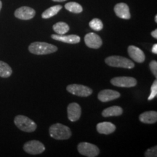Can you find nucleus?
Listing matches in <instances>:
<instances>
[{"label": "nucleus", "mask_w": 157, "mask_h": 157, "mask_svg": "<svg viewBox=\"0 0 157 157\" xmlns=\"http://www.w3.org/2000/svg\"><path fill=\"white\" fill-rule=\"evenodd\" d=\"M49 133L51 137L56 140H68L72 135L69 127L62 124L57 123L51 125L49 128Z\"/></svg>", "instance_id": "f257e3e1"}, {"label": "nucleus", "mask_w": 157, "mask_h": 157, "mask_svg": "<svg viewBox=\"0 0 157 157\" xmlns=\"http://www.w3.org/2000/svg\"><path fill=\"white\" fill-rule=\"evenodd\" d=\"M29 50L32 54L43 56V55H48L56 52L58 50V48L56 45L47 42H36L31 43L29 45Z\"/></svg>", "instance_id": "f03ea898"}, {"label": "nucleus", "mask_w": 157, "mask_h": 157, "mask_svg": "<svg viewBox=\"0 0 157 157\" xmlns=\"http://www.w3.org/2000/svg\"><path fill=\"white\" fill-rule=\"evenodd\" d=\"M105 63L108 66L116 68H124L132 69L135 67V63L127 58L119 56H109L105 58Z\"/></svg>", "instance_id": "7ed1b4c3"}, {"label": "nucleus", "mask_w": 157, "mask_h": 157, "mask_svg": "<svg viewBox=\"0 0 157 157\" xmlns=\"http://www.w3.org/2000/svg\"><path fill=\"white\" fill-rule=\"evenodd\" d=\"M14 123L19 129L26 132H34L37 127L36 124L32 119L23 115H18L15 117Z\"/></svg>", "instance_id": "20e7f679"}, {"label": "nucleus", "mask_w": 157, "mask_h": 157, "mask_svg": "<svg viewBox=\"0 0 157 157\" xmlns=\"http://www.w3.org/2000/svg\"><path fill=\"white\" fill-rule=\"evenodd\" d=\"M77 150L80 154L87 157H95L100 154V150L98 146L87 142L78 143Z\"/></svg>", "instance_id": "39448f33"}, {"label": "nucleus", "mask_w": 157, "mask_h": 157, "mask_svg": "<svg viewBox=\"0 0 157 157\" xmlns=\"http://www.w3.org/2000/svg\"><path fill=\"white\" fill-rule=\"evenodd\" d=\"M66 90L68 93H71L72 95L79 96V97H88L93 93V90L91 88L82 85V84H69L66 87Z\"/></svg>", "instance_id": "423d86ee"}, {"label": "nucleus", "mask_w": 157, "mask_h": 157, "mask_svg": "<svg viewBox=\"0 0 157 157\" xmlns=\"http://www.w3.org/2000/svg\"><path fill=\"white\" fill-rule=\"evenodd\" d=\"M23 150L31 155L40 154L45 151V147L42 143L38 140H31L25 143L23 146Z\"/></svg>", "instance_id": "0eeeda50"}, {"label": "nucleus", "mask_w": 157, "mask_h": 157, "mask_svg": "<svg viewBox=\"0 0 157 157\" xmlns=\"http://www.w3.org/2000/svg\"><path fill=\"white\" fill-rule=\"evenodd\" d=\"M111 83L119 87H133L137 85L136 78L129 76H118L111 78Z\"/></svg>", "instance_id": "6e6552de"}, {"label": "nucleus", "mask_w": 157, "mask_h": 157, "mask_svg": "<svg viewBox=\"0 0 157 157\" xmlns=\"http://www.w3.org/2000/svg\"><path fill=\"white\" fill-rule=\"evenodd\" d=\"M84 42L88 48L92 49H98L103 44V41L99 35L95 33H88L84 36Z\"/></svg>", "instance_id": "1a4fd4ad"}, {"label": "nucleus", "mask_w": 157, "mask_h": 157, "mask_svg": "<svg viewBox=\"0 0 157 157\" xmlns=\"http://www.w3.org/2000/svg\"><path fill=\"white\" fill-rule=\"evenodd\" d=\"M36 15V11L29 7H21L15 11V16L17 18L24 21L32 19Z\"/></svg>", "instance_id": "9d476101"}, {"label": "nucleus", "mask_w": 157, "mask_h": 157, "mask_svg": "<svg viewBox=\"0 0 157 157\" xmlns=\"http://www.w3.org/2000/svg\"><path fill=\"white\" fill-rule=\"evenodd\" d=\"M68 118L71 121H76L79 119L82 113L81 106L76 103H71L67 108Z\"/></svg>", "instance_id": "9b49d317"}, {"label": "nucleus", "mask_w": 157, "mask_h": 157, "mask_svg": "<svg viewBox=\"0 0 157 157\" xmlns=\"http://www.w3.org/2000/svg\"><path fill=\"white\" fill-rule=\"evenodd\" d=\"M120 96V93L119 92L116 91V90H103L98 93V98L100 101L105 103V102H109L117 99Z\"/></svg>", "instance_id": "f8f14e48"}, {"label": "nucleus", "mask_w": 157, "mask_h": 157, "mask_svg": "<svg viewBox=\"0 0 157 157\" xmlns=\"http://www.w3.org/2000/svg\"><path fill=\"white\" fill-rule=\"evenodd\" d=\"M127 51H128L129 56L134 61L139 63H141L145 61V59H146L145 54L143 51L140 50V48H137L136 46H134V45H130V46L128 47Z\"/></svg>", "instance_id": "ddd939ff"}, {"label": "nucleus", "mask_w": 157, "mask_h": 157, "mask_svg": "<svg viewBox=\"0 0 157 157\" xmlns=\"http://www.w3.org/2000/svg\"><path fill=\"white\" fill-rule=\"evenodd\" d=\"M114 12L116 15L121 19H130V12H129V8L127 4L123 2L117 4L114 7Z\"/></svg>", "instance_id": "4468645a"}, {"label": "nucleus", "mask_w": 157, "mask_h": 157, "mask_svg": "<svg viewBox=\"0 0 157 157\" xmlns=\"http://www.w3.org/2000/svg\"><path fill=\"white\" fill-rule=\"evenodd\" d=\"M51 38L55 39V40L60 41V42L67 43V44H78L81 40L80 36L77 35L71 34L65 36V35H58V34H52Z\"/></svg>", "instance_id": "2eb2a0df"}, {"label": "nucleus", "mask_w": 157, "mask_h": 157, "mask_svg": "<svg viewBox=\"0 0 157 157\" xmlns=\"http://www.w3.org/2000/svg\"><path fill=\"white\" fill-rule=\"evenodd\" d=\"M97 131L100 134L110 135L116 130V126L113 123L109 121H103V122L98 123L97 124Z\"/></svg>", "instance_id": "dca6fc26"}, {"label": "nucleus", "mask_w": 157, "mask_h": 157, "mask_svg": "<svg viewBox=\"0 0 157 157\" xmlns=\"http://www.w3.org/2000/svg\"><path fill=\"white\" fill-rule=\"evenodd\" d=\"M139 119L144 124H154L157 121V112L154 111H146L139 116Z\"/></svg>", "instance_id": "f3484780"}, {"label": "nucleus", "mask_w": 157, "mask_h": 157, "mask_svg": "<svg viewBox=\"0 0 157 157\" xmlns=\"http://www.w3.org/2000/svg\"><path fill=\"white\" fill-rule=\"evenodd\" d=\"M123 113V109L120 106L113 105V106L107 108L102 111V116L104 117H119Z\"/></svg>", "instance_id": "a211bd4d"}, {"label": "nucleus", "mask_w": 157, "mask_h": 157, "mask_svg": "<svg viewBox=\"0 0 157 157\" xmlns=\"http://www.w3.org/2000/svg\"><path fill=\"white\" fill-rule=\"evenodd\" d=\"M62 9V6L60 5L52 6V7H50V8L47 9L44 13H42V17L44 19H48L50 17L55 16V15L58 14L59 11Z\"/></svg>", "instance_id": "6ab92c4d"}, {"label": "nucleus", "mask_w": 157, "mask_h": 157, "mask_svg": "<svg viewBox=\"0 0 157 157\" xmlns=\"http://www.w3.org/2000/svg\"><path fill=\"white\" fill-rule=\"evenodd\" d=\"M53 30L57 34L64 35L68 32L69 26L65 22H58L53 25Z\"/></svg>", "instance_id": "aec40b11"}, {"label": "nucleus", "mask_w": 157, "mask_h": 157, "mask_svg": "<svg viewBox=\"0 0 157 157\" xmlns=\"http://www.w3.org/2000/svg\"><path fill=\"white\" fill-rule=\"evenodd\" d=\"M13 74L10 66L6 63L0 60V76L2 78H8Z\"/></svg>", "instance_id": "412c9836"}, {"label": "nucleus", "mask_w": 157, "mask_h": 157, "mask_svg": "<svg viewBox=\"0 0 157 157\" xmlns=\"http://www.w3.org/2000/svg\"><path fill=\"white\" fill-rule=\"evenodd\" d=\"M65 8H66L67 10H68L71 13H81L82 11H83V8L77 2H71L66 3L65 5Z\"/></svg>", "instance_id": "4be33fe9"}, {"label": "nucleus", "mask_w": 157, "mask_h": 157, "mask_svg": "<svg viewBox=\"0 0 157 157\" xmlns=\"http://www.w3.org/2000/svg\"><path fill=\"white\" fill-rule=\"evenodd\" d=\"M90 28L93 29L94 31H100L103 29V24L102 21L98 18H94L89 23Z\"/></svg>", "instance_id": "5701e85b"}, {"label": "nucleus", "mask_w": 157, "mask_h": 157, "mask_svg": "<svg viewBox=\"0 0 157 157\" xmlns=\"http://www.w3.org/2000/svg\"><path fill=\"white\" fill-rule=\"evenodd\" d=\"M157 95V80L156 79L153 83L151 87V93L150 95L148 96V101H151L154 98L156 97Z\"/></svg>", "instance_id": "b1692460"}, {"label": "nucleus", "mask_w": 157, "mask_h": 157, "mask_svg": "<svg viewBox=\"0 0 157 157\" xmlns=\"http://www.w3.org/2000/svg\"><path fill=\"white\" fill-rule=\"evenodd\" d=\"M157 147L154 146L153 148H148L145 153L146 157H156L157 156Z\"/></svg>", "instance_id": "393cba45"}, {"label": "nucleus", "mask_w": 157, "mask_h": 157, "mask_svg": "<svg viewBox=\"0 0 157 157\" xmlns=\"http://www.w3.org/2000/svg\"><path fill=\"white\" fill-rule=\"evenodd\" d=\"M149 67L151 71L152 74H154L155 77H157V62L156 60H152L149 63Z\"/></svg>", "instance_id": "a878e982"}, {"label": "nucleus", "mask_w": 157, "mask_h": 157, "mask_svg": "<svg viewBox=\"0 0 157 157\" xmlns=\"http://www.w3.org/2000/svg\"><path fill=\"white\" fill-rule=\"evenodd\" d=\"M152 52L154 54H157V44H154L152 47Z\"/></svg>", "instance_id": "bb28decb"}, {"label": "nucleus", "mask_w": 157, "mask_h": 157, "mask_svg": "<svg viewBox=\"0 0 157 157\" xmlns=\"http://www.w3.org/2000/svg\"><path fill=\"white\" fill-rule=\"evenodd\" d=\"M151 36L155 39H157V30L155 29L154 31H153L151 32Z\"/></svg>", "instance_id": "cd10ccee"}, {"label": "nucleus", "mask_w": 157, "mask_h": 157, "mask_svg": "<svg viewBox=\"0 0 157 157\" xmlns=\"http://www.w3.org/2000/svg\"><path fill=\"white\" fill-rule=\"evenodd\" d=\"M53 2H62L67 1V0H52Z\"/></svg>", "instance_id": "c85d7f7f"}, {"label": "nucleus", "mask_w": 157, "mask_h": 157, "mask_svg": "<svg viewBox=\"0 0 157 157\" xmlns=\"http://www.w3.org/2000/svg\"><path fill=\"white\" fill-rule=\"evenodd\" d=\"M2 3L1 0H0V11H1V10H2Z\"/></svg>", "instance_id": "c756f323"}, {"label": "nucleus", "mask_w": 157, "mask_h": 157, "mask_svg": "<svg viewBox=\"0 0 157 157\" xmlns=\"http://www.w3.org/2000/svg\"><path fill=\"white\" fill-rule=\"evenodd\" d=\"M155 22L157 23V15H156V16H155Z\"/></svg>", "instance_id": "7c9ffc66"}]
</instances>
